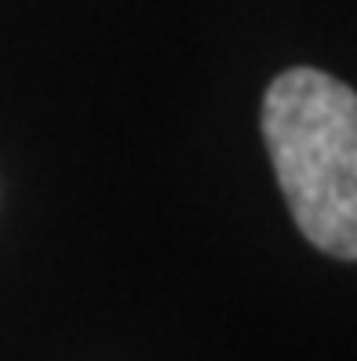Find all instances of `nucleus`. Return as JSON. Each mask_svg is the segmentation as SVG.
Returning a JSON list of instances; mask_svg holds the SVG:
<instances>
[{
    "label": "nucleus",
    "instance_id": "1",
    "mask_svg": "<svg viewBox=\"0 0 357 361\" xmlns=\"http://www.w3.org/2000/svg\"><path fill=\"white\" fill-rule=\"evenodd\" d=\"M263 139L303 238L357 259V92L325 70L292 66L266 88Z\"/></svg>",
    "mask_w": 357,
    "mask_h": 361
}]
</instances>
